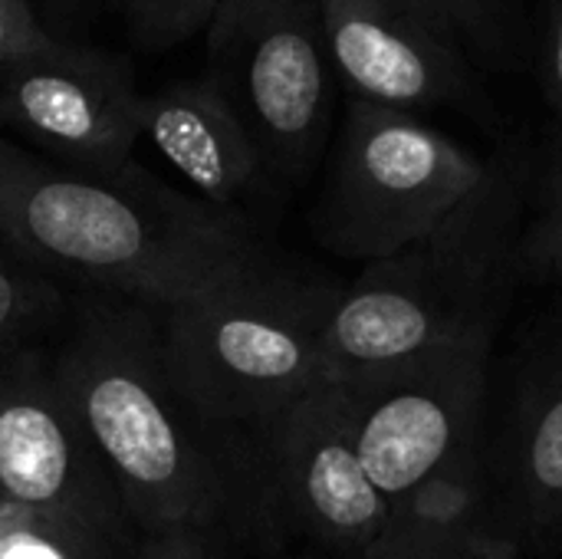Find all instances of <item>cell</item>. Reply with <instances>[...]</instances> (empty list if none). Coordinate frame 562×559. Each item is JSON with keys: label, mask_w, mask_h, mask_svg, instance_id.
Wrapping results in <instances>:
<instances>
[{"label": "cell", "mask_w": 562, "mask_h": 559, "mask_svg": "<svg viewBox=\"0 0 562 559\" xmlns=\"http://www.w3.org/2000/svg\"><path fill=\"white\" fill-rule=\"evenodd\" d=\"M540 86L550 109L562 119V0H550L540 40Z\"/></svg>", "instance_id": "44dd1931"}, {"label": "cell", "mask_w": 562, "mask_h": 559, "mask_svg": "<svg viewBox=\"0 0 562 559\" xmlns=\"http://www.w3.org/2000/svg\"><path fill=\"white\" fill-rule=\"evenodd\" d=\"M487 165L418 112L349 96L313 231L339 257H389L435 231Z\"/></svg>", "instance_id": "5b68a950"}, {"label": "cell", "mask_w": 562, "mask_h": 559, "mask_svg": "<svg viewBox=\"0 0 562 559\" xmlns=\"http://www.w3.org/2000/svg\"><path fill=\"white\" fill-rule=\"evenodd\" d=\"M49 369L135 527L211 530L240 491L257 507L244 428V441L224 455L201 438L211 425L168 379L155 306L92 300Z\"/></svg>", "instance_id": "7a4b0ae2"}, {"label": "cell", "mask_w": 562, "mask_h": 559, "mask_svg": "<svg viewBox=\"0 0 562 559\" xmlns=\"http://www.w3.org/2000/svg\"><path fill=\"white\" fill-rule=\"evenodd\" d=\"M339 287L257 250L221 280L158 310L175 392L211 428H247L319 385L323 329Z\"/></svg>", "instance_id": "277c9868"}, {"label": "cell", "mask_w": 562, "mask_h": 559, "mask_svg": "<svg viewBox=\"0 0 562 559\" xmlns=\"http://www.w3.org/2000/svg\"><path fill=\"white\" fill-rule=\"evenodd\" d=\"M481 465L517 554L562 557V336L520 362Z\"/></svg>", "instance_id": "7c38bea8"}, {"label": "cell", "mask_w": 562, "mask_h": 559, "mask_svg": "<svg viewBox=\"0 0 562 559\" xmlns=\"http://www.w3.org/2000/svg\"><path fill=\"white\" fill-rule=\"evenodd\" d=\"M372 559H520L501 524L481 445L392 501Z\"/></svg>", "instance_id": "5bb4252c"}, {"label": "cell", "mask_w": 562, "mask_h": 559, "mask_svg": "<svg viewBox=\"0 0 562 559\" xmlns=\"http://www.w3.org/2000/svg\"><path fill=\"white\" fill-rule=\"evenodd\" d=\"M494 343H471L339 382L359 458L395 501L481 445Z\"/></svg>", "instance_id": "ba28073f"}, {"label": "cell", "mask_w": 562, "mask_h": 559, "mask_svg": "<svg viewBox=\"0 0 562 559\" xmlns=\"http://www.w3.org/2000/svg\"><path fill=\"white\" fill-rule=\"evenodd\" d=\"M520 267L533 277L562 283V171L553 178L543 208L524 227Z\"/></svg>", "instance_id": "d6986e66"}, {"label": "cell", "mask_w": 562, "mask_h": 559, "mask_svg": "<svg viewBox=\"0 0 562 559\" xmlns=\"http://www.w3.org/2000/svg\"><path fill=\"white\" fill-rule=\"evenodd\" d=\"M244 432L257 514L270 530L310 537L339 559L379 554L392 501L359 458L349 399L336 379H323Z\"/></svg>", "instance_id": "52a82bcc"}, {"label": "cell", "mask_w": 562, "mask_h": 559, "mask_svg": "<svg viewBox=\"0 0 562 559\" xmlns=\"http://www.w3.org/2000/svg\"><path fill=\"white\" fill-rule=\"evenodd\" d=\"M454 23L481 56H497L517 33V0H408Z\"/></svg>", "instance_id": "ac0fdd59"}, {"label": "cell", "mask_w": 562, "mask_h": 559, "mask_svg": "<svg viewBox=\"0 0 562 559\" xmlns=\"http://www.w3.org/2000/svg\"><path fill=\"white\" fill-rule=\"evenodd\" d=\"M132 559H214L207 530H158L138 547Z\"/></svg>", "instance_id": "7402d4cb"}, {"label": "cell", "mask_w": 562, "mask_h": 559, "mask_svg": "<svg viewBox=\"0 0 562 559\" xmlns=\"http://www.w3.org/2000/svg\"><path fill=\"white\" fill-rule=\"evenodd\" d=\"M56 36L36 20L30 0H0V72L7 63L49 46Z\"/></svg>", "instance_id": "ffe728a7"}, {"label": "cell", "mask_w": 562, "mask_h": 559, "mask_svg": "<svg viewBox=\"0 0 562 559\" xmlns=\"http://www.w3.org/2000/svg\"><path fill=\"white\" fill-rule=\"evenodd\" d=\"M0 128L66 165L115 171L142 138V92L125 59L53 40L3 66Z\"/></svg>", "instance_id": "30bf717a"}, {"label": "cell", "mask_w": 562, "mask_h": 559, "mask_svg": "<svg viewBox=\"0 0 562 559\" xmlns=\"http://www.w3.org/2000/svg\"><path fill=\"white\" fill-rule=\"evenodd\" d=\"M142 135L217 208L240 204L263 171L254 135L207 76L181 79L155 96H142Z\"/></svg>", "instance_id": "4fadbf2b"}, {"label": "cell", "mask_w": 562, "mask_h": 559, "mask_svg": "<svg viewBox=\"0 0 562 559\" xmlns=\"http://www.w3.org/2000/svg\"><path fill=\"white\" fill-rule=\"evenodd\" d=\"M329 59L349 96L422 112L471 105L474 43L445 16L408 0H319Z\"/></svg>", "instance_id": "8fae6325"}, {"label": "cell", "mask_w": 562, "mask_h": 559, "mask_svg": "<svg viewBox=\"0 0 562 559\" xmlns=\"http://www.w3.org/2000/svg\"><path fill=\"white\" fill-rule=\"evenodd\" d=\"M221 0H119L128 36L145 53H165L211 26Z\"/></svg>", "instance_id": "2e32d148"}, {"label": "cell", "mask_w": 562, "mask_h": 559, "mask_svg": "<svg viewBox=\"0 0 562 559\" xmlns=\"http://www.w3.org/2000/svg\"><path fill=\"white\" fill-rule=\"evenodd\" d=\"M0 504L46 511L128 540L109 468L76 422L49 362L0 356Z\"/></svg>", "instance_id": "9c48e42d"}, {"label": "cell", "mask_w": 562, "mask_h": 559, "mask_svg": "<svg viewBox=\"0 0 562 559\" xmlns=\"http://www.w3.org/2000/svg\"><path fill=\"white\" fill-rule=\"evenodd\" d=\"M59 290L40 267H26L23 257L0 260V349L13 346L40 323L53 320Z\"/></svg>", "instance_id": "e0dca14e"}, {"label": "cell", "mask_w": 562, "mask_h": 559, "mask_svg": "<svg viewBox=\"0 0 562 559\" xmlns=\"http://www.w3.org/2000/svg\"><path fill=\"white\" fill-rule=\"evenodd\" d=\"M207 79L273 171L303 175L323 155L339 79L319 0H221L207 26Z\"/></svg>", "instance_id": "8992f818"}, {"label": "cell", "mask_w": 562, "mask_h": 559, "mask_svg": "<svg viewBox=\"0 0 562 559\" xmlns=\"http://www.w3.org/2000/svg\"><path fill=\"white\" fill-rule=\"evenodd\" d=\"M527 181L491 161L477 188L425 237L369 260L339 287L323 329L336 382L362 379L438 349L494 343L527 227Z\"/></svg>", "instance_id": "3957f363"}, {"label": "cell", "mask_w": 562, "mask_h": 559, "mask_svg": "<svg viewBox=\"0 0 562 559\" xmlns=\"http://www.w3.org/2000/svg\"><path fill=\"white\" fill-rule=\"evenodd\" d=\"M122 547L79 521L0 504V559H122Z\"/></svg>", "instance_id": "9a60e30c"}, {"label": "cell", "mask_w": 562, "mask_h": 559, "mask_svg": "<svg viewBox=\"0 0 562 559\" xmlns=\"http://www.w3.org/2000/svg\"><path fill=\"white\" fill-rule=\"evenodd\" d=\"M0 244L105 297L165 310L260 247L234 208L188 198L138 165L89 171L0 135Z\"/></svg>", "instance_id": "6da1fadb"}]
</instances>
